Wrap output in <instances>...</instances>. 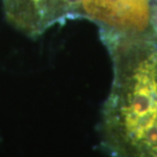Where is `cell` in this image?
<instances>
[{
  "mask_svg": "<svg viewBox=\"0 0 157 157\" xmlns=\"http://www.w3.org/2000/svg\"><path fill=\"white\" fill-rule=\"evenodd\" d=\"M101 33L113 78L102 109L101 143L112 157H157V35Z\"/></svg>",
  "mask_w": 157,
  "mask_h": 157,
  "instance_id": "obj_1",
  "label": "cell"
},
{
  "mask_svg": "<svg viewBox=\"0 0 157 157\" xmlns=\"http://www.w3.org/2000/svg\"><path fill=\"white\" fill-rule=\"evenodd\" d=\"M79 16L97 24L104 33L138 35L153 31L150 0H79Z\"/></svg>",
  "mask_w": 157,
  "mask_h": 157,
  "instance_id": "obj_2",
  "label": "cell"
},
{
  "mask_svg": "<svg viewBox=\"0 0 157 157\" xmlns=\"http://www.w3.org/2000/svg\"><path fill=\"white\" fill-rule=\"evenodd\" d=\"M6 15L18 30L39 37L57 24L78 17L79 0H4Z\"/></svg>",
  "mask_w": 157,
  "mask_h": 157,
  "instance_id": "obj_3",
  "label": "cell"
},
{
  "mask_svg": "<svg viewBox=\"0 0 157 157\" xmlns=\"http://www.w3.org/2000/svg\"><path fill=\"white\" fill-rule=\"evenodd\" d=\"M152 28L154 30V32L157 35V0L154 3V5L152 6Z\"/></svg>",
  "mask_w": 157,
  "mask_h": 157,
  "instance_id": "obj_4",
  "label": "cell"
}]
</instances>
